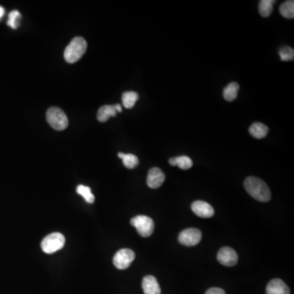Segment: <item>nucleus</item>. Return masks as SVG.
Masks as SVG:
<instances>
[{
	"instance_id": "f257e3e1",
	"label": "nucleus",
	"mask_w": 294,
	"mask_h": 294,
	"mask_svg": "<svg viewBox=\"0 0 294 294\" xmlns=\"http://www.w3.org/2000/svg\"><path fill=\"white\" fill-rule=\"evenodd\" d=\"M244 185L247 192L256 200L260 202H268L271 198V193L268 186L259 177H248L245 179Z\"/></svg>"
},
{
	"instance_id": "f03ea898",
	"label": "nucleus",
	"mask_w": 294,
	"mask_h": 294,
	"mask_svg": "<svg viewBox=\"0 0 294 294\" xmlns=\"http://www.w3.org/2000/svg\"><path fill=\"white\" fill-rule=\"evenodd\" d=\"M87 48L88 44L84 38L76 37L71 40V42L65 49L64 58L69 63H76L84 56Z\"/></svg>"
},
{
	"instance_id": "7ed1b4c3",
	"label": "nucleus",
	"mask_w": 294,
	"mask_h": 294,
	"mask_svg": "<svg viewBox=\"0 0 294 294\" xmlns=\"http://www.w3.org/2000/svg\"><path fill=\"white\" fill-rule=\"evenodd\" d=\"M46 118L50 126L58 131L66 130L69 124L66 113L58 107L49 108L47 112Z\"/></svg>"
},
{
	"instance_id": "20e7f679",
	"label": "nucleus",
	"mask_w": 294,
	"mask_h": 294,
	"mask_svg": "<svg viewBox=\"0 0 294 294\" xmlns=\"http://www.w3.org/2000/svg\"><path fill=\"white\" fill-rule=\"evenodd\" d=\"M66 238L61 233L55 232L50 234L43 240L41 248L45 253L51 254L63 248Z\"/></svg>"
},
{
	"instance_id": "39448f33",
	"label": "nucleus",
	"mask_w": 294,
	"mask_h": 294,
	"mask_svg": "<svg viewBox=\"0 0 294 294\" xmlns=\"http://www.w3.org/2000/svg\"><path fill=\"white\" fill-rule=\"evenodd\" d=\"M131 225L137 229V232L141 236L145 238L151 236L155 230L154 220L145 215H139L132 218Z\"/></svg>"
},
{
	"instance_id": "423d86ee",
	"label": "nucleus",
	"mask_w": 294,
	"mask_h": 294,
	"mask_svg": "<svg viewBox=\"0 0 294 294\" xmlns=\"http://www.w3.org/2000/svg\"><path fill=\"white\" fill-rule=\"evenodd\" d=\"M135 252L130 249H122L116 252L114 256L113 263L116 268L125 270L130 267L135 259Z\"/></svg>"
},
{
	"instance_id": "0eeeda50",
	"label": "nucleus",
	"mask_w": 294,
	"mask_h": 294,
	"mask_svg": "<svg viewBox=\"0 0 294 294\" xmlns=\"http://www.w3.org/2000/svg\"><path fill=\"white\" fill-rule=\"evenodd\" d=\"M202 233L197 228L186 229L179 234L178 241L184 246H195L200 242Z\"/></svg>"
},
{
	"instance_id": "6e6552de",
	"label": "nucleus",
	"mask_w": 294,
	"mask_h": 294,
	"mask_svg": "<svg viewBox=\"0 0 294 294\" xmlns=\"http://www.w3.org/2000/svg\"><path fill=\"white\" fill-rule=\"evenodd\" d=\"M217 261L226 266H234L238 263V255L232 248L223 247L217 253Z\"/></svg>"
},
{
	"instance_id": "1a4fd4ad",
	"label": "nucleus",
	"mask_w": 294,
	"mask_h": 294,
	"mask_svg": "<svg viewBox=\"0 0 294 294\" xmlns=\"http://www.w3.org/2000/svg\"><path fill=\"white\" fill-rule=\"evenodd\" d=\"M165 181V174L159 168H152L148 172L146 184L151 189H157L163 185Z\"/></svg>"
},
{
	"instance_id": "9d476101",
	"label": "nucleus",
	"mask_w": 294,
	"mask_h": 294,
	"mask_svg": "<svg viewBox=\"0 0 294 294\" xmlns=\"http://www.w3.org/2000/svg\"><path fill=\"white\" fill-rule=\"evenodd\" d=\"M191 209L195 215L202 218H209L214 215V209L213 207L205 201H195L191 205Z\"/></svg>"
},
{
	"instance_id": "9b49d317",
	"label": "nucleus",
	"mask_w": 294,
	"mask_h": 294,
	"mask_svg": "<svg viewBox=\"0 0 294 294\" xmlns=\"http://www.w3.org/2000/svg\"><path fill=\"white\" fill-rule=\"evenodd\" d=\"M266 294H290V290L283 280L274 279L267 284Z\"/></svg>"
},
{
	"instance_id": "f8f14e48",
	"label": "nucleus",
	"mask_w": 294,
	"mask_h": 294,
	"mask_svg": "<svg viewBox=\"0 0 294 294\" xmlns=\"http://www.w3.org/2000/svg\"><path fill=\"white\" fill-rule=\"evenodd\" d=\"M144 294H161V288L155 277L146 275L142 280Z\"/></svg>"
},
{
	"instance_id": "ddd939ff",
	"label": "nucleus",
	"mask_w": 294,
	"mask_h": 294,
	"mask_svg": "<svg viewBox=\"0 0 294 294\" xmlns=\"http://www.w3.org/2000/svg\"><path fill=\"white\" fill-rule=\"evenodd\" d=\"M117 111H116V105H103L102 107L98 109V119L100 122L107 121L109 118L116 117L117 115Z\"/></svg>"
},
{
	"instance_id": "4468645a",
	"label": "nucleus",
	"mask_w": 294,
	"mask_h": 294,
	"mask_svg": "<svg viewBox=\"0 0 294 294\" xmlns=\"http://www.w3.org/2000/svg\"><path fill=\"white\" fill-rule=\"evenodd\" d=\"M268 132V127L263 123H260V122L252 123L249 127V133H250L251 136L255 137L256 139H263L266 137Z\"/></svg>"
},
{
	"instance_id": "2eb2a0df",
	"label": "nucleus",
	"mask_w": 294,
	"mask_h": 294,
	"mask_svg": "<svg viewBox=\"0 0 294 294\" xmlns=\"http://www.w3.org/2000/svg\"><path fill=\"white\" fill-rule=\"evenodd\" d=\"M169 163L172 166H178L182 170H187L193 166L192 159L187 155H181L169 159Z\"/></svg>"
},
{
	"instance_id": "dca6fc26",
	"label": "nucleus",
	"mask_w": 294,
	"mask_h": 294,
	"mask_svg": "<svg viewBox=\"0 0 294 294\" xmlns=\"http://www.w3.org/2000/svg\"><path fill=\"white\" fill-rule=\"evenodd\" d=\"M238 89L240 85L235 82L229 84L223 90V97L225 100L227 102H233L234 100L236 99Z\"/></svg>"
},
{
	"instance_id": "f3484780",
	"label": "nucleus",
	"mask_w": 294,
	"mask_h": 294,
	"mask_svg": "<svg viewBox=\"0 0 294 294\" xmlns=\"http://www.w3.org/2000/svg\"><path fill=\"white\" fill-rule=\"evenodd\" d=\"M118 156L123 160V165L127 169H135L137 165L139 164V159L133 154L119 153Z\"/></svg>"
},
{
	"instance_id": "a211bd4d",
	"label": "nucleus",
	"mask_w": 294,
	"mask_h": 294,
	"mask_svg": "<svg viewBox=\"0 0 294 294\" xmlns=\"http://www.w3.org/2000/svg\"><path fill=\"white\" fill-rule=\"evenodd\" d=\"M139 99V95L136 91H126L122 96V102L124 107L132 109L135 105L137 100Z\"/></svg>"
},
{
	"instance_id": "6ab92c4d",
	"label": "nucleus",
	"mask_w": 294,
	"mask_h": 294,
	"mask_svg": "<svg viewBox=\"0 0 294 294\" xmlns=\"http://www.w3.org/2000/svg\"><path fill=\"white\" fill-rule=\"evenodd\" d=\"M275 4L274 0H262L259 3V10L261 16L268 17L273 12V5Z\"/></svg>"
},
{
	"instance_id": "aec40b11",
	"label": "nucleus",
	"mask_w": 294,
	"mask_h": 294,
	"mask_svg": "<svg viewBox=\"0 0 294 294\" xmlns=\"http://www.w3.org/2000/svg\"><path fill=\"white\" fill-rule=\"evenodd\" d=\"M280 12L284 17L292 19L294 17V1L289 0L281 4L280 7Z\"/></svg>"
},
{
	"instance_id": "412c9836",
	"label": "nucleus",
	"mask_w": 294,
	"mask_h": 294,
	"mask_svg": "<svg viewBox=\"0 0 294 294\" xmlns=\"http://www.w3.org/2000/svg\"><path fill=\"white\" fill-rule=\"evenodd\" d=\"M76 191H77L79 195L84 197V199H85L87 203H94L95 197H94V194L91 193L90 187H86V186L84 185L78 186Z\"/></svg>"
},
{
	"instance_id": "4be33fe9",
	"label": "nucleus",
	"mask_w": 294,
	"mask_h": 294,
	"mask_svg": "<svg viewBox=\"0 0 294 294\" xmlns=\"http://www.w3.org/2000/svg\"><path fill=\"white\" fill-rule=\"evenodd\" d=\"M279 54H280V60L283 62H288V61H292L294 59L293 49L288 46L280 48Z\"/></svg>"
},
{
	"instance_id": "5701e85b",
	"label": "nucleus",
	"mask_w": 294,
	"mask_h": 294,
	"mask_svg": "<svg viewBox=\"0 0 294 294\" xmlns=\"http://www.w3.org/2000/svg\"><path fill=\"white\" fill-rule=\"evenodd\" d=\"M21 18V13L17 10H13L9 13L8 16V24L11 28L16 29L19 25V19Z\"/></svg>"
},
{
	"instance_id": "b1692460",
	"label": "nucleus",
	"mask_w": 294,
	"mask_h": 294,
	"mask_svg": "<svg viewBox=\"0 0 294 294\" xmlns=\"http://www.w3.org/2000/svg\"><path fill=\"white\" fill-rule=\"evenodd\" d=\"M205 294H226V292L223 290V288H209Z\"/></svg>"
},
{
	"instance_id": "393cba45",
	"label": "nucleus",
	"mask_w": 294,
	"mask_h": 294,
	"mask_svg": "<svg viewBox=\"0 0 294 294\" xmlns=\"http://www.w3.org/2000/svg\"><path fill=\"white\" fill-rule=\"evenodd\" d=\"M4 12H5L4 8H3V7L0 6V19L3 17V16H4Z\"/></svg>"
}]
</instances>
